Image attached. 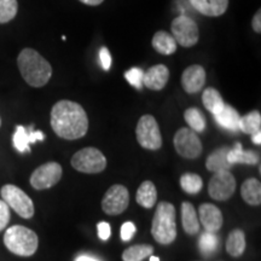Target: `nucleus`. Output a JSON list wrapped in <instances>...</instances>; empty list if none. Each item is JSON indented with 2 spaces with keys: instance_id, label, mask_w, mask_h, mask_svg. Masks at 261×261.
<instances>
[{
  "instance_id": "f257e3e1",
  "label": "nucleus",
  "mask_w": 261,
  "mask_h": 261,
  "mask_svg": "<svg viewBox=\"0 0 261 261\" xmlns=\"http://www.w3.org/2000/svg\"><path fill=\"white\" fill-rule=\"evenodd\" d=\"M51 127L61 138L79 139L87 133L89 117L80 104L71 100H60L52 107Z\"/></svg>"
},
{
  "instance_id": "f03ea898",
  "label": "nucleus",
  "mask_w": 261,
  "mask_h": 261,
  "mask_svg": "<svg viewBox=\"0 0 261 261\" xmlns=\"http://www.w3.org/2000/svg\"><path fill=\"white\" fill-rule=\"evenodd\" d=\"M19 73L32 87L45 86L52 76V67L38 51L23 48L17 58Z\"/></svg>"
},
{
  "instance_id": "7ed1b4c3",
  "label": "nucleus",
  "mask_w": 261,
  "mask_h": 261,
  "mask_svg": "<svg viewBox=\"0 0 261 261\" xmlns=\"http://www.w3.org/2000/svg\"><path fill=\"white\" fill-rule=\"evenodd\" d=\"M175 208L168 202H160L152 219V237L161 244H171L177 237Z\"/></svg>"
},
{
  "instance_id": "20e7f679",
  "label": "nucleus",
  "mask_w": 261,
  "mask_h": 261,
  "mask_svg": "<svg viewBox=\"0 0 261 261\" xmlns=\"http://www.w3.org/2000/svg\"><path fill=\"white\" fill-rule=\"evenodd\" d=\"M4 244L15 255L32 256L38 250L39 238L31 228L22 225H14L5 231Z\"/></svg>"
},
{
  "instance_id": "39448f33",
  "label": "nucleus",
  "mask_w": 261,
  "mask_h": 261,
  "mask_svg": "<svg viewBox=\"0 0 261 261\" xmlns=\"http://www.w3.org/2000/svg\"><path fill=\"white\" fill-rule=\"evenodd\" d=\"M2 200L14 210L23 219H31L34 215V203L25 192L18 187L12 184H6L0 190Z\"/></svg>"
},
{
  "instance_id": "423d86ee",
  "label": "nucleus",
  "mask_w": 261,
  "mask_h": 261,
  "mask_svg": "<svg viewBox=\"0 0 261 261\" xmlns=\"http://www.w3.org/2000/svg\"><path fill=\"white\" fill-rule=\"evenodd\" d=\"M71 166L79 172L96 174L106 169L107 159L96 148H85L73 155Z\"/></svg>"
},
{
  "instance_id": "0eeeda50",
  "label": "nucleus",
  "mask_w": 261,
  "mask_h": 261,
  "mask_svg": "<svg viewBox=\"0 0 261 261\" xmlns=\"http://www.w3.org/2000/svg\"><path fill=\"white\" fill-rule=\"evenodd\" d=\"M137 140L144 149L159 150L162 146V137L158 121L152 115H143L136 129Z\"/></svg>"
},
{
  "instance_id": "6e6552de",
  "label": "nucleus",
  "mask_w": 261,
  "mask_h": 261,
  "mask_svg": "<svg viewBox=\"0 0 261 261\" xmlns=\"http://www.w3.org/2000/svg\"><path fill=\"white\" fill-rule=\"evenodd\" d=\"M171 31L172 37L175 39L177 44L182 47H192L197 44L200 39L197 23L185 15H180L173 19Z\"/></svg>"
},
{
  "instance_id": "1a4fd4ad",
  "label": "nucleus",
  "mask_w": 261,
  "mask_h": 261,
  "mask_svg": "<svg viewBox=\"0 0 261 261\" xmlns=\"http://www.w3.org/2000/svg\"><path fill=\"white\" fill-rule=\"evenodd\" d=\"M62 167L57 162H47L39 166L31 175V185L35 190H46L57 184L62 178Z\"/></svg>"
},
{
  "instance_id": "9d476101",
  "label": "nucleus",
  "mask_w": 261,
  "mask_h": 261,
  "mask_svg": "<svg viewBox=\"0 0 261 261\" xmlns=\"http://www.w3.org/2000/svg\"><path fill=\"white\" fill-rule=\"evenodd\" d=\"M174 148L185 159H196L202 152V143L196 132L190 128H180L174 136Z\"/></svg>"
},
{
  "instance_id": "9b49d317",
  "label": "nucleus",
  "mask_w": 261,
  "mask_h": 261,
  "mask_svg": "<svg viewBox=\"0 0 261 261\" xmlns=\"http://www.w3.org/2000/svg\"><path fill=\"white\" fill-rule=\"evenodd\" d=\"M234 190H236V180L228 171L215 173L208 187V192L215 201L228 200L234 194Z\"/></svg>"
},
{
  "instance_id": "f8f14e48",
  "label": "nucleus",
  "mask_w": 261,
  "mask_h": 261,
  "mask_svg": "<svg viewBox=\"0 0 261 261\" xmlns=\"http://www.w3.org/2000/svg\"><path fill=\"white\" fill-rule=\"evenodd\" d=\"M129 203L128 190L123 185H113L102 201V208L107 214L117 215L127 210Z\"/></svg>"
},
{
  "instance_id": "ddd939ff",
  "label": "nucleus",
  "mask_w": 261,
  "mask_h": 261,
  "mask_svg": "<svg viewBox=\"0 0 261 261\" xmlns=\"http://www.w3.org/2000/svg\"><path fill=\"white\" fill-rule=\"evenodd\" d=\"M45 135L41 130H34L33 126L24 127L17 126L12 137V143H14V148L18 152H31V144H34L35 142L39 140H44Z\"/></svg>"
},
{
  "instance_id": "4468645a",
  "label": "nucleus",
  "mask_w": 261,
  "mask_h": 261,
  "mask_svg": "<svg viewBox=\"0 0 261 261\" xmlns=\"http://www.w3.org/2000/svg\"><path fill=\"white\" fill-rule=\"evenodd\" d=\"M205 84V70L202 65L194 64L182 71L181 85L185 92L194 94L203 89Z\"/></svg>"
},
{
  "instance_id": "2eb2a0df",
  "label": "nucleus",
  "mask_w": 261,
  "mask_h": 261,
  "mask_svg": "<svg viewBox=\"0 0 261 261\" xmlns=\"http://www.w3.org/2000/svg\"><path fill=\"white\" fill-rule=\"evenodd\" d=\"M169 80V70L166 65L158 64L149 68L143 76V85L152 91L165 89Z\"/></svg>"
},
{
  "instance_id": "dca6fc26",
  "label": "nucleus",
  "mask_w": 261,
  "mask_h": 261,
  "mask_svg": "<svg viewBox=\"0 0 261 261\" xmlns=\"http://www.w3.org/2000/svg\"><path fill=\"white\" fill-rule=\"evenodd\" d=\"M200 219L207 232H217L223 226V214L220 210L213 204L203 203L200 207Z\"/></svg>"
},
{
  "instance_id": "f3484780",
  "label": "nucleus",
  "mask_w": 261,
  "mask_h": 261,
  "mask_svg": "<svg viewBox=\"0 0 261 261\" xmlns=\"http://www.w3.org/2000/svg\"><path fill=\"white\" fill-rule=\"evenodd\" d=\"M190 4L202 15L218 17L224 15L227 10L228 0H190Z\"/></svg>"
},
{
  "instance_id": "a211bd4d",
  "label": "nucleus",
  "mask_w": 261,
  "mask_h": 261,
  "mask_svg": "<svg viewBox=\"0 0 261 261\" xmlns=\"http://www.w3.org/2000/svg\"><path fill=\"white\" fill-rule=\"evenodd\" d=\"M215 121L218 122V125L223 127L225 129L231 130V132H236L238 128V123H240V114L237 113V110L228 104H225L223 109L219 113L214 115Z\"/></svg>"
},
{
  "instance_id": "6ab92c4d",
  "label": "nucleus",
  "mask_w": 261,
  "mask_h": 261,
  "mask_svg": "<svg viewBox=\"0 0 261 261\" xmlns=\"http://www.w3.org/2000/svg\"><path fill=\"white\" fill-rule=\"evenodd\" d=\"M228 148L226 146H223V148H219L214 150L212 154L208 156L207 161H205V167H207L208 171L218 173L223 171H228L233 165H231L227 160V154H228Z\"/></svg>"
},
{
  "instance_id": "aec40b11",
  "label": "nucleus",
  "mask_w": 261,
  "mask_h": 261,
  "mask_svg": "<svg viewBox=\"0 0 261 261\" xmlns=\"http://www.w3.org/2000/svg\"><path fill=\"white\" fill-rule=\"evenodd\" d=\"M227 160L231 165L234 163H246V165H256L259 162V155L253 150H243L241 143H236L232 149L228 150Z\"/></svg>"
},
{
  "instance_id": "412c9836",
  "label": "nucleus",
  "mask_w": 261,
  "mask_h": 261,
  "mask_svg": "<svg viewBox=\"0 0 261 261\" xmlns=\"http://www.w3.org/2000/svg\"><path fill=\"white\" fill-rule=\"evenodd\" d=\"M177 46L178 44L175 39L172 37V34L165 31H159L158 33H155L154 38H152V47L159 54L165 55V56L174 54L177 51Z\"/></svg>"
},
{
  "instance_id": "4be33fe9",
  "label": "nucleus",
  "mask_w": 261,
  "mask_h": 261,
  "mask_svg": "<svg viewBox=\"0 0 261 261\" xmlns=\"http://www.w3.org/2000/svg\"><path fill=\"white\" fill-rule=\"evenodd\" d=\"M137 203L144 208H152L158 201V191L154 182L146 180L140 184V187L137 190Z\"/></svg>"
},
{
  "instance_id": "5701e85b",
  "label": "nucleus",
  "mask_w": 261,
  "mask_h": 261,
  "mask_svg": "<svg viewBox=\"0 0 261 261\" xmlns=\"http://www.w3.org/2000/svg\"><path fill=\"white\" fill-rule=\"evenodd\" d=\"M181 223L185 232L189 234H195L200 231L197 213L194 205L189 202H184L181 204Z\"/></svg>"
},
{
  "instance_id": "b1692460",
  "label": "nucleus",
  "mask_w": 261,
  "mask_h": 261,
  "mask_svg": "<svg viewBox=\"0 0 261 261\" xmlns=\"http://www.w3.org/2000/svg\"><path fill=\"white\" fill-rule=\"evenodd\" d=\"M241 195L243 200L250 205H259L261 203V185L255 178H250L242 184Z\"/></svg>"
},
{
  "instance_id": "393cba45",
  "label": "nucleus",
  "mask_w": 261,
  "mask_h": 261,
  "mask_svg": "<svg viewBox=\"0 0 261 261\" xmlns=\"http://www.w3.org/2000/svg\"><path fill=\"white\" fill-rule=\"evenodd\" d=\"M246 249V234L242 230H233L228 234L226 241V250L231 256L238 257Z\"/></svg>"
},
{
  "instance_id": "a878e982",
  "label": "nucleus",
  "mask_w": 261,
  "mask_h": 261,
  "mask_svg": "<svg viewBox=\"0 0 261 261\" xmlns=\"http://www.w3.org/2000/svg\"><path fill=\"white\" fill-rule=\"evenodd\" d=\"M202 102H203L205 109L211 112L213 115L219 113L225 106L221 94L215 89H212V87H208V89L204 90L203 94H202Z\"/></svg>"
},
{
  "instance_id": "bb28decb",
  "label": "nucleus",
  "mask_w": 261,
  "mask_h": 261,
  "mask_svg": "<svg viewBox=\"0 0 261 261\" xmlns=\"http://www.w3.org/2000/svg\"><path fill=\"white\" fill-rule=\"evenodd\" d=\"M238 128L247 135H254L261 128V115L259 112H252L240 119Z\"/></svg>"
},
{
  "instance_id": "cd10ccee",
  "label": "nucleus",
  "mask_w": 261,
  "mask_h": 261,
  "mask_svg": "<svg viewBox=\"0 0 261 261\" xmlns=\"http://www.w3.org/2000/svg\"><path fill=\"white\" fill-rule=\"evenodd\" d=\"M154 248L148 244H140V246H133L127 248L122 254L123 261H142L145 257L150 256Z\"/></svg>"
},
{
  "instance_id": "c85d7f7f",
  "label": "nucleus",
  "mask_w": 261,
  "mask_h": 261,
  "mask_svg": "<svg viewBox=\"0 0 261 261\" xmlns=\"http://www.w3.org/2000/svg\"><path fill=\"white\" fill-rule=\"evenodd\" d=\"M184 117L185 121L190 126V129L194 132H203L205 128V119L201 110H198L197 108H189L184 114Z\"/></svg>"
},
{
  "instance_id": "c756f323",
  "label": "nucleus",
  "mask_w": 261,
  "mask_h": 261,
  "mask_svg": "<svg viewBox=\"0 0 261 261\" xmlns=\"http://www.w3.org/2000/svg\"><path fill=\"white\" fill-rule=\"evenodd\" d=\"M180 185L185 192L190 195H195L201 191L203 182H202L200 175L195 174V173H185L180 178Z\"/></svg>"
},
{
  "instance_id": "7c9ffc66",
  "label": "nucleus",
  "mask_w": 261,
  "mask_h": 261,
  "mask_svg": "<svg viewBox=\"0 0 261 261\" xmlns=\"http://www.w3.org/2000/svg\"><path fill=\"white\" fill-rule=\"evenodd\" d=\"M198 246H200L202 255L210 256L217 252V249L219 248V240H218V237L213 232H207L205 231L200 238Z\"/></svg>"
},
{
  "instance_id": "2f4dec72",
  "label": "nucleus",
  "mask_w": 261,
  "mask_h": 261,
  "mask_svg": "<svg viewBox=\"0 0 261 261\" xmlns=\"http://www.w3.org/2000/svg\"><path fill=\"white\" fill-rule=\"evenodd\" d=\"M18 11L17 0H0V23H8Z\"/></svg>"
},
{
  "instance_id": "473e14b6",
  "label": "nucleus",
  "mask_w": 261,
  "mask_h": 261,
  "mask_svg": "<svg viewBox=\"0 0 261 261\" xmlns=\"http://www.w3.org/2000/svg\"><path fill=\"white\" fill-rule=\"evenodd\" d=\"M143 76H144V71L140 68H130L125 73V77L128 83L135 86L137 90H142L143 87Z\"/></svg>"
},
{
  "instance_id": "72a5a7b5",
  "label": "nucleus",
  "mask_w": 261,
  "mask_h": 261,
  "mask_svg": "<svg viewBox=\"0 0 261 261\" xmlns=\"http://www.w3.org/2000/svg\"><path fill=\"white\" fill-rule=\"evenodd\" d=\"M10 221V208L4 201L0 200V232L5 230Z\"/></svg>"
},
{
  "instance_id": "f704fd0d",
  "label": "nucleus",
  "mask_w": 261,
  "mask_h": 261,
  "mask_svg": "<svg viewBox=\"0 0 261 261\" xmlns=\"http://www.w3.org/2000/svg\"><path fill=\"white\" fill-rule=\"evenodd\" d=\"M135 233L136 226L132 221H126V223L121 226V233H120V236H121V240L123 242H128V241L132 240Z\"/></svg>"
},
{
  "instance_id": "c9c22d12",
  "label": "nucleus",
  "mask_w": 261,
  "mask_h": 261,
  "mask_svg": "<svg viewBox=\"0 0 261 261\" xmlns=\"http://www.w3.org/2000/svg\"><path fill=\"white\" fill-rule=\"evenodd\" d=\"M99 61H100V64H102V68L106 71H108L110 69V67H112V55H110L109 50H108L107 47H102L99 50Z\"/></svg>"
},
{
  "instance_id": "e433bc0d",
  "label": "nucleus",
  "mask_w": 261,
  "mask_h": 261,
  "mask_svg": "<svg viewBox=\"0 0 261 261\" xmlns=\"http://www.w3.org/2000/svg\"><path fill=\"white\" fill-rule=\"evenodd\" d=\"M98 237L102 241H108L109 240L110 234H112V228H110V225L107 223V221H100L98 224Z\"/></svg>"
},
{
  "instance_id": "4c0bfd02",
  "label": "nucleus",
  "mask_w": 261,
  "mask_h": 261,
  "mask_svg": "<svg viewBox=\"0 0 261 261\" xmlns=\"http://www.w3.org/2000/svg\"><path fill=\"white\" fill-rule=\"evenodd\" d=\"M252 24H253L254 32L257 33V34L261 33V11H260V10H257L256 14L254 15Z\"/></svg>"
},
{
  "instance_id": "58836bf2",
  "label": "nucleus",
  "mask_w": 261,
  "mask_h": 261,
  "mask_svg": "<svg viewBox=\"0 0 261 261\" xmlns=\"http://www.w3.org/2000/svg\"><path fill=\"white\" fill-rule=\"evenodd\" d=\"M83 4H86V5H90V6H97L99 4H102L104 0H80Z\"/></svg>"
},
{
  "instance_id": "ea45409f",
  "label": "nucleus",
  "mask_w": 261,
  "mask_h": 261,
  "mask_svg": "<svg viewBox=\"0 0 261 261\" xmlns=\"http://www.w3.org/2000/svg\"><path fill=\"white\" fill-rule=\"evenodd\" d=\"M252 140L254 144L256 145H260L261 144V132L259 130V132L254 133V135H252Z\"/></svg>"
},
{
  "instance_id": "a19ab883",
  "label": "nucleus",
  "mask_w": 261,
  "mask_h": 261,
  "mask_svg": "<svg viewBox=\"0 0 261 261\" xmlns=\"http://www.w3.org/2000/svg\"><path fill=\"white\" fill-rule=\"evenodd\" d=\"M75 261H98V260L89 255H80Z\"/></svg>"
},
{
  "instance_id": "79ce46f5",
  "label": "nucleus",
  "mask_w": 261,
  "mask_h": 261,
  "mask_svg": "<svg viewBox=\"0 0 261 261\" xmlns=\"http://www.w3.org/2000/svg\"><path fill=\"white\" fill-rule=\"evenodd\" d=\"M150 261H160L158 256H150Z\"/></svg>"
},
{
  "instance_id": "37998d69",
  "label": "nucleus",
  "mask_w": 261,
  "mask_h": 261,
  "mask_svg": "<svg viewBox=\"0 0 261 261\" xmlns=\"http://www.w3.org/2000/svg\"><path fill=\"white\" fill-rule=\"evenodd\" d=\"M0 126H2V119H0Z\"/></svg>"
}]
</instances>
